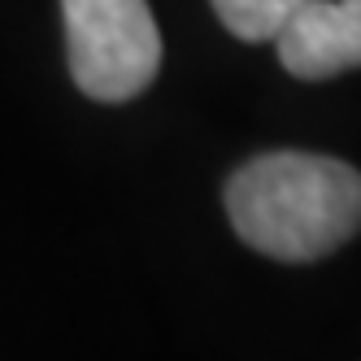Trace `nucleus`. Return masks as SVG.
Listing matches in <instances>:
<instances>
[{"mask_svg": "<svg viewBox=\"0 0 361 361\" xmlns=\"http://www.w3.org/2000/svg\"><path fill=\"white\" fill-rule=\"evenodd\" d=\"M300 0H214V13L231 35L248 44H266L283 31V22L296 13Z\"/></svg>", "mask_w": 361, "mask_h": 361, "instance_id": "nucleus-4", "label": "nucleus"}, {"mask_svg": "<svg viewBox=\"0 0 361 361\" xmlns=\"http://www.w3.org/2000/svg\"><path fill=\"white\" fill-rule=\"evenodd\" d=\"M279 61L296 79H331L361 66V0H300L274 35Z\"/></svg>", "mask_w": 361, "mask_h": 361, "instance_id": "nucleus-3", "label": "nucleus"}, {"mask_svg": "<svg viewBox=\"0 0 361 361\" xmlns=\"http://www.w3.org/2000/svg\"><path fill=\"white\" fill-rule=\"evenodd\" d=\"M66 53L79 92L92 100H131L161 66V35L144 0H61Z\"/></svg>", "mask_w": 361, "mask_h": 361, "instance_id": "nucleus-2", "label": "nucleus"}, {"mask_svg": "<svg viewBox=\"0 0 361 361\" xmlns=\"http://www.w3.org/2000/svg\"><path fill=\"white\" fill-rule=\"evenodd\" d=\"M226 218L274 262H318L361 231V174L318 152H266L226 178Z\"/></svg>", "mask_w": 361, "mask_h": 361, "instance_id": "nucleus-1", "label": "nucleus"}]
</instances>
